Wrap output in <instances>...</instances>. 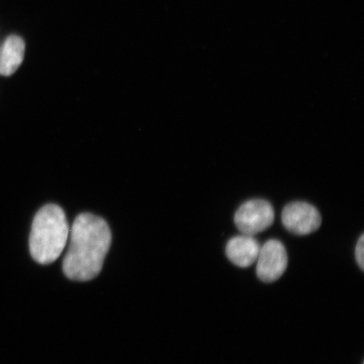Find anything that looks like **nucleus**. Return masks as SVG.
Listing matches in <instances>:
<instances>
[{
  "mask_svg": "<svg viewBox=\"0 0 364 364\" xmlns=\"http://www.w3.org/2000/svg\"><path fill=\"white\" fill-rule=\"evenodd\" d=\"M112 233L103 218L82 213L75 218L70 231V244L63 260V270L68 279L86 282L101 272L110 249Z\"/></svg>",
  "mask_w": 364,
  "mask_h": 364,
  "instance_id": "obj_1",
  "label": "nucleus"
},
{
  "mask_svg": "<svg viewBox=\"0 0 364 364\" xmlns=\"http://www.w3.org/2000/svg\"><path fill=\"white\" fill-rule=\"evenodd\" d=\"M282 221L287 230L296 235L314 233L321 225V216L313 205L304 202L291 203L284 208Z\"/></svg>",
  "mask_w": 364,
  "mask_h": 364,
  "instance_id": "obj_5",
  "label": "nucleus"
},
{
  "mask_svg": "<svg viewBox=\"0 0 364 364\" xmlns=\"http://www.w3.org/2000/svg\"><path fill=\"white\" fill-rule=\"evenodd\" d=\"M70 235L65 212L55 204L46 205L36 213L30 235L31 257L40 264H51L60 257Z\"/></svg>",
  "mask_w": 364,
  "mask_h": 364,
  "instance_id": "obj_2",
  "label": "nucleus"
},
{
  "mask_svg": "<svg viewBox=\"0 0 364 364\" xmlns=\"http://www.w3.org/2000/svg\"></svg>",
  "mask_w": 364,
  "mask_h": 364,
  "instance_id": "obj_9",
  "label": "nucleus"
},
{
  "mask_svg": "<svg viewBox=\"0 0 364 364\" xmlns=\"http://www.w3.org/2000/svg\"><path fill=\"white\" fill-rule=\"evenodd\" d=\"M355 257L358 265L362 271H364V235L360 236L358 240L356 248H355Z\"/></svg>",
  "mask_w": 364,
  "mask_h": 364,
  "instance_id": "obj_8",
  "label": "nucleus"
},
{
  "mask_svg": "<svg viewBox=\"0 0 364 364\" xmlns=\"http://www.w3.org/2000/svg\"><path fill=\"white\" fill-rule=\"evenodd\" d=\"M275 213L270 203L253 199L243 203L235 215V224L244 235H255L266 230L274 222Z\"/></svg>",
  "mask_w": 364,
  "mask_h": 364,
  "instance_id": "obj_3",
  "label": "nucleus"
},
{
  "mask_svg": "<svg viewBox=\"0 0 364 364\" xmlns=\"http://www.w3.org/2000/svg\"><path fill=\"white\" fill-rule=\"evenodd\" d=\"M24 55V41L20 36H10L0 53V75L4 76L13 75L21 66Z\"/></svg>",
  "mask_w": 364,
  "mask_h": 364,
  "instance_id": "obj_7",
  "label": "nucleus"
},
{
  "mask_svg": "<svg viewBox=\"0 0 364 364\" xmlns=\"http://www.w3.org/2000/svg\"><path fill=\"white\" fill-rule=\"evenodd\" d=\"M260 245L250 235L235 236L226 245L225 252L229 260L240 267H249L257 262Z\"/></svg>",
  "mask_w": 364,
  "mask_h": 364,
  "instance_id": "obj_6",
  "label": "nucleus"
},
{
  "mask_svg": "<svg viewBox=\"0 0 364 364\" xmlns=\"http://www.w3.org/2000/svg\"><path fill=\"white\" fill-rule=\"evenodd\" d=\"M257 261L259 279L271 284L284 275L288 267V254L279 240H270L260 249Z\"/></svg>",
  "mask_w": 364,
  "mask_h": 364,
  "instance_id": "obj_4",
  "label": "nucleus"
}]
</instances>
